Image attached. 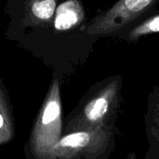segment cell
Listing matches in <instances>:
<instances>
[{"label":"cell","mask_w":159,"mask_h":159,"mask_svg":"<svg viewBox=\"0 0 159 159\" xmlns=\"http://www.w3.org/2000/svg\"><path fill=\"white\" fill-rule=\"evenodd\" d=\"M6 98H7V95H6V93L4 91V89H3L1 81H0V106H1V104L3 103V102L5 101Z\"/></svg>","instance_id":"cell-10"},{"label":"cell","mask_w":159,"mask_h":159,"mask_svg":"<svg viewBox=\"0 0 159 159\" xmlns=\"http://www.w3.org/2000/svg\"><path fill=\"white\" fill-rule=\"evenodd\" d=\"M159 32V15L153 16L136 26L129 34L130 40H137L143 35Z\"/></svg>","instance_id":"cell-8"},{"label":"cell","mask_w":159,"mask_h":159,"mask_svg":"<svg viewBox=\"0 0 159 159\" xmlns=\"http://www.w3.org/2000/svg\"><path fill=\"white\" fill-rule=\"evenodd\" d=\"M5 7L10 19L6 37L19 40L27 31L43 28L52 22L57 0H8Z\"/></svg>","instance_id":"cell-4"},{"label":"cell","mask_w":159,"mask_h":159,"mask_svg":"<svg viewBox=\"0 0 159 159\" xmlns=\"http://www.w3.org/2000/svg\"><path fill=\"white\" fill-rule=\"evenodd\" d=\"M120 88V78H113L90 93L67 121L65 133L110 127L107 122L116 114Z\"/></svg>","instance_id":"cell-1"},{"label":"cell","mask_w":159,"mask_h":159,"mask_svg":"<svg viewBox=\"0 0 159 159\" xmlns=\"http://www.w3.org/2000/svg\"><path fill=\"white\" fill-rule=\"evenodd\" d=\"M156 109H155V114L157 115L156 116V117H154V121H155V124H152V123H150L151 125L150 126H152L153 128H155L156 129H157V131H158L159 133V101H157V104H156ZM157 138H159V137H157Z\"/></svg>","instance_id":"cell-9"},{"label":"cell","mask_w":159,"mask_h":159,"mask_svg":"<svg viewBox=\"0 0 159 159\" xmlns=\"http://www.w3.org/2000/svg\"><path fill=\"white\" fill-rule=\"evenodd\" d=\"M14 137V121L7 98L0 106V146L10 142Z\"/></svg>","instance_id":"cell-7"},{"label":"cell","mask_w":159,"mask_h":159,"mask_svg":"<svg viewBox=\"0 0 159 159\" xmlns=\"http://www.w3.org/2000/svg\"><path fill=\"white\" fill-rule=\"evenodd\" d=\"M61 101L60 82L54 78L34 120L29 140L30 151L36 159H44L61 137Z\"/></svg>","instance_id":"cell-2"},{"label":"cell","mask_w":159,"mask_h":159,"mask_svg":"<svg viewBox=\"0 0 159 159\" xmlns=\"http://www.w3.org/2000/svg\"><path fill=\"white\" fill-rule=\"evenodd\" d=\"M84 17L83 9L77 0H68L56 8L54 27L57 31H66L78 24Z\"/></svg>","instance_id":"cell-6"},{"label":"cell","mask_w":159,"mask_h":159,"mask_svg":"<svg viewBox=\"0 0 159 159\" xmlns=\"http://www.w3.org/2000/svg\"><path fill=\"white\" fill-rule=\"evenodd\" d=\"M111 127L67 133L44 159H105L114 135Z\"/></svg>","instance_id":"cell-3"},{"label":"cell","mask_w":159,"mask_h":159,"mask_svg":"<svg viewBox=\"0 0 159 159\" xmlns=\"http://www.w3.org/2000/svg\"><path fill=\"white\" fill-rule=\"evenodd\" d=\"M158 0H119L111 8L95 17L85 28L90 35H110L143 15Z\"/></svg>","instance_id":"cell-5"},{"label":"cell","mask_w":159,"mask_h":159,"mask_svg":"<svg viewBox=\"0 0 159 159\" xmlns=\"http://www.w3.org/2000/svg\"><path fill=\"white\" fill-rule=\"evenodd\" d=\"M129 159H135V157H134V156H133V155H130V156L129 157Z\"/></svg>","instance_id":"cell-11"}]
</instances>
